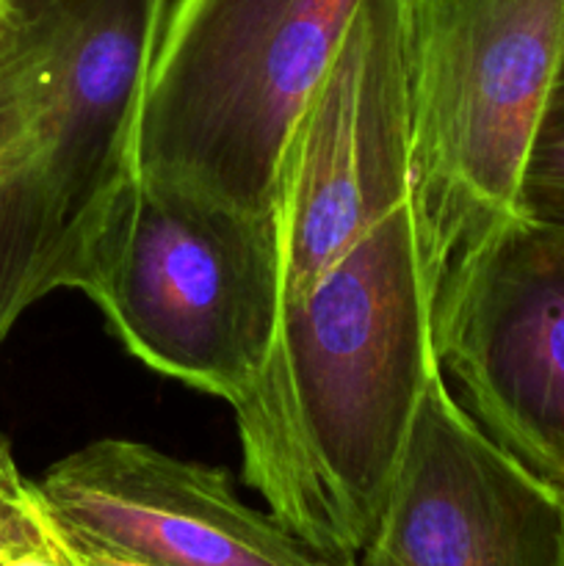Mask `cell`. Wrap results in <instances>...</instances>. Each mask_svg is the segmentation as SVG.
I'll list each match as a JSON object with an SVG mask.
<instances>
[{
    "label": "cell",
    "instance_id": "cell-1",
    "mask_svg": "<svg viewBox=\"0 0 564 566\" xmlns=\"http://www.w3.org/2000/svg\"><path fill=\"white\" fill-rule=\"evenodd\" d=\"M171 0H59L39 92L0 149V348L55 291H81L138 177V122Z\"/></svg>",
    "mask_w": 564,
    "mask_h": 566
},
{
    "label": "cell",
    "instance_id": "cell-2",
    "mask_svg": "<svg viewBox=\"0 0 564 566\" xmlns=\"http://www.w3.org/2000/svg\"><path fill=\"white\" fill-rule=\"evenodd\" d=\"M363 0H171L138 122V180L252 216Z\"/></svg>",
    "mask_w": 564,
    "mask_h": 566
},
{
    "label": "cell",
    "instance_id": "cell-3",
    "mask_svg": "<svg viewBox=\"0 0 564 566\" xmlns=\"http://www.w3.org/2000/svg\"><path fill=\"white\" fill-rule=\"evenodd\" d=\"M564 50V0H409L412 199L435 307L446 276L518 216Z\"/></svg>",
    "mask_w": 564,
    "mask_h": 566
},
{
    "label": "cell",
    "instance_id": "cell-4",
    "mask_svg": "<svg viewBox=\"0 0 564 566\" xmlns=\"http://www.w3.org/2000/svg\"><path fill=\"white\" fill-rule=\"evenodd\" d=\"M127 354L230 403H258L282 313L276 216H252L136 177L105 221L81 287Z\"/></svg>",
    "mask_w": 564,
    "mask_h": 566
},
{
    "label": "cell",
    "instance_id": "cell-5",
    "mask_svg": "<svg viewBox=\"0 0 564 566\" xmlns=\"http://www.w3.org/2000/svg\"><path fill=\"white\" fill-rule=\"evenodd\" d=\"M446 379L479 429L564 497V227L514 216L446 276Z\"/></svg>",
    "mask_w": 564,
    "mask_h": 566
},
{
    "label": "cell",
    "instance_id": "cell-6",
    "mask_svg": "<svg viewBox=\"0 0 564 566\" xmlns=\"http://www.w3.org/2000/svg\"><path fill=\"white\" fill-rule=\"evenodd\" d=\"M564 497L498 448L437 368L359 566H556Z\"/></svg>",
    "mask_w": 564,
    "mask_h": 566
},
{
    "label": "cell",
    "instance_id": "cell-7",
    "mask_svg": "<svg viewBox=\"0 0 564 566\" xmlns=\"http://www.w3.org/2000/svg\"><path fill=\"white\" fill-rule=\"evenodd\" d=\"M36 486L66 536L147 566H352L321 556L269 509L243 503L224 468L147 442L94 440Z\"/></svg>",
    "mask_w": 564,
    "mask_h": 566
},
{
    "label": "cell",
    "instance_id": "cell-8",
    "mask_svg": "<svg viewBox=\"0 0 564 566\" xmlns=\"http://www.w3.org/2000/svg\"><path fill=\"white\" fill-rule=\"evenodd\" d=\"M518 216L564 227V50L520 182Z\"/></svg>",
    "mask_w": 564,
    "mask_h": 566
},
{
    "label": "cell",
    "instance_id": "cell-9",
    "mask_svg": "<svg viewBox=\"0 0 564 566\" xmlns=\"http://www.w3.org/2000/svg\"><path fill=\"white\" fill-rule=\"evenodd\" d=\"M53 542L50 514L36 481L25 479L11 451L9 437L0 434V564Z\"/></svg>",
    "mask_w": 564,
    "mask_h": 566
},
{
    "label": "cell",
    "instance_id": "cell-10",
    "mask_svg": "<svg viewBox=\"0 0 564 566\" xmlns=\"http://www.w3.org/2000/svg\"><path fill=\"white\" fill-rule=\"evenodd\" d=\"M50 525H53V547L55 553H59L61 562H64V566H147L142 562H133V558L103 551V547L72 539V536H66L64 531L53 523V520H50Z\"/></svg>",
    "mask_w": 564,
    "mask_h": 566
},
{
    "label": "cell",
    "instance_id": "cell-11",
    "mask_svg": "<svg viewBox=\"0 0 564 566\" xmlns=\"http://www.w3.org/2000/svg\"><path fill=\"white\" fill-rule=\"evenodd\" d=\"M53 3L55 0H0V31H9V28L20 25V22L42 14Z\"/></svg>",
    "mask_w": 564,
    "mask_h": 566
},
{
    "label": "cell",
    "instance_id": "cell-12",
    "mask_svg": "<svg viewBox=\"0 0 564 566\" xmlns=\"http://www.w3.org/2000/svg\"><path fill=\"white\" fill-rule=\"evenodd\" d=\"M50 528H53V525H50ZM0 566H64V562H61L59 553H55V547H53V542H50V547H44V551L22 553V556L11 558V562H6Z\"/></svg>",
    "mask_w": 564,
    "mask_h": 566
},
{
    "label": "cell",
    "instance_id": "cell-13",
    "mask_svg": "<svg viewBox=\"0 0 564 566\" xmlns=\"http://www.w3.org/2000/svg\"><path fill=\"white\" fill-rule=\"evenodd\" d=\"M556 566H564V551H562V558H558V564Z\"/></svg>",
    "mask_w": 564,
    "mask_h": 566
},
{
    "label": "cell",
    "instance_id": "cell-14",
    "mask_svg": "<svg viewBox=\"0 0 564 566\" xmlns=\"http://www.w3.org/2000/svg\"><path fill=\"white\" fill-rule=\"evenodd\" d=\"M352 566H359V564H352Z\"/></svg>",
    "mask_w": 564,
    "mask_h": 566
},
{
    "label": "cell",
    "instance_id": "cell-15",
    "mask_svg": "<svg viewBox=\"0 0 564 566\" xmlns=\"http://www.w3.org/2000/svg\"><path fill=\"white\" fill-rule=\"evenodd\" d=\"M20 25H22V22H20ZM0 33H3V31H0Z\"/></svg>",
    "mask_w": 564,
    "mask_h": 566
}]
</instances>
